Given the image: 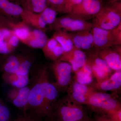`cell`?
I'll return each instance as SVG.
<instances>
[{
    "label": "cell",
    "mask_w": 121,
    "mask_h": 121,
    "mask_svg": "<svg viewBox=\"0 0 121 121\" xmlns=\"http://www.w3.org/2000/svg\"><path fill=\"white\" fill-rule=\"evenodd\" d=\"M26 24L22 22L18 23L9 22V28L15 35L23 43L28 37L30 32V29Z\"/></svg>",
    "instance_id": "7402d4cb"
},
{
    "label": "cell",
    "mask_w": 121,
    "mask_h": 121,
    "mask_svg": "<svg viewBox=\"0 0 121 121\" xmlns=\"http://www.w3.org/2000/svg\"><path fill=\"white\" fill-rule=\"evenodd\" d=\"M48 39L43 31L37 29L30 31L28 37L23 43L32 48H42Z\"/></svg>",
    "instance_id": "9a60e30c"
},
{
    "label": "cell",
    "mask_w": 121,
    "mask_h": 121,
    "mask_svg": "<svg viewBox=\"0 0 121 121\" xmlns=\"http://www.w3.org/2000/svg\"><path fill=\"white\" fill-rule=\"evenodd\" d=\"M10 111L4 103L0 98V121H11Z\"/></svg>",
    "instance_id": "484cf974"
},
{
    "label": "cell",
    "mask_w": 121,
    "mask_h": 121,
    "mask_svg": "<svg viewBox=\"0 0 121 121\" xmlns=\"http://www.w3.org/2000/svg\"><path fill=\"white\" fill-rule=\"evenodd\" d=\"M52 68L59 86H67L71 78L72 69L70 64L67 62L58 60L53 64Z\"/></svg>",
    "instance_id": "ba28073f"
},
{
    "label": "cell",
    "mask_w": 121,
    "mask_h": 121,
    "mask_svg": "<svg viewBox=\"0 0 121 121\" xmlns=\"http://www.w3.org/2000/svg\"><path fill=\"white\" fill-rule=\"evenodd\" d=\"M24 9L19 5L9 0H0V14L5 17H20Z\"/></svg>",
    "instance_id": "2e32d148"
},
{
    "label": "cell",
    "mask_w": 121,
    "mask_h": 121,
    "mask_svg": "<svg viewBox=\"0 0 121 121\" xmlns=\"http://www.w3.org/2000/svg\"><path fill=\"white\" fill-rule=\"evenodd\" d=\"M47 74L45 69L40 72L36 83L30 89L28 98V107L31 108L36 115L40 118L50 117L45 105L44 78Z\"/></svg>",
    "instance_id": "7a4b0ae2"
},
{
    "label": "cell",
    "mask_w": 121,
    "mask_h": 121,
    "mask_svg": "<svg viewBox=\"0 0 121 121\" xmlns=\"http://www.w3.org/2000/svg\"><path fill=\"white\" fill-rule=\"evenodd\" d=\"M65 0H47V6L58 12Z\"/></svg>",
    "instance_id": "f1b7e54d"
},
{
    "label": "cell",
    "mask_w": 121,
    "mask_h": 121,
    "mask_svg": "<svg viewBox=\"0 0 121 121\" xmlns=\"http://www.w3.org/2000/svg\"><path fill=\"white\" fill-rule=\"evenodd\" d=\"M20 17L25 23L35 27L37 29L43 31L47 25L44 22L40 13H33L24 9Z\"/></svg>",
    "instance_id": "e0dca14e"
},
{
    "label": "cell",
    "mask_w": 121,
    "mask_h": 121,
    "mask_svg": "<svg viewBox=\"0 0 121 121\" xmlns=\"http://www.w3.org/2000/svg\"><path fill=\"white\" fill-rule=\"evenodd\" d=\"M102 5L100 0H82L68 15L87 21L94 18Z\"/></svg>",
    "instance_id": "8992f818"
},
{
    "label": "cell",
    "mask_w": 121,
    "mask_h": 121,
    "mask_svg": "<svg viewBox=\"0 0 121 121\" xmlns=\"http://www.w3.org/2000/svg\"><path fill=\"white\" fill-rule=\"evenodd\" d=\"M42 49L45 56L54 60L59 59L64 53L62 47L52 37L48 39Z\"/></svg>",
    "instance_id": "5bb4252c"
},
{
    "label": "cell",
    "mask_w": 121,
    "mask_h": 121,
    "mask_svg": "<svg viewBox=\"0 0 121 121\" xmlns=\"http://www.w3.org/2000/svg\"><path fill=\"white\" fill-rule=\"evenodd\" d=\"M9 0L10 1H17V0Z\"/></svg>",
    "instance_id": "d590c367"
},
{
    "label": "cell",
    "mask_w": 121,
    "mask_h": 121,
    "mask_svg": "<svg viewBox=\"0 0 121 121\" xmlns=\"http://www.w3.org/2000/svg\"><path fill=\"white\" fill-rule=\"evenodd\" d=\"M58 60L69 62L72 70L76 71L86 63L87 59L83 52L74 47L69 52L64 53Z\"/></svg>",
    "instance_id": "9c48e42d"
},
{
    "label": "cell",
    "mask_w": 121,
    "mask_h": 121,
    "mask_svg": "<svg viewBox=\"0 0 121 121\" xmlns=\"http://www.w3.org/2000/svg\"></svg>",
    "instance_id": "8d00e7d4"
},
{
    "label": "cell",
    "mask_w": 121,
    "mask_h": 121,
    "mask_svg": "<svg viewBox=\"0 0 121 121\" xmlns=\"http://www.w3.org/2000/svg\"><path fill=\"white\" fill-rule=\"evenodd\" d=\"M9 43L14 48L17 47L19 44V39L15 35H13L8 39Z\"/></svg>",
    "instance_id": "f546056e"
},
{
    "label": "cell",
    "mask_w": 121,
    "mask_h": 121,
    "mask_svg": "<svg viewBox=\"0 0 121 121\" xmlns=\"http://www.w3.org/2000/svg\"><path fill=\"white\" fill-rule=\"evenodd\" d=\"M99 54V56L106 62L112 70L116 71H121V54L110 48L100 49Z\"/></svg>",
    "instance_id": "7c38bea8"
},
{
    "label": "cell",
    "mask_w": 121,
    "mask_h": 121,
    "mask_svg": "<svg viewBox=\"0 0 121 121\" xmlns=\"http://www.w3.org/2000/svg\"><path fill=\"white\" fill-rule=\"evenodd\" d=\"M15 121H35L31 118L26 114L23 116H20Z\"/></svg>",
    "instance_id": "d6a6232c"
},
{
    "label": "cell",
    "mask_w": 121,
    "mask_h": 121,
    "mask_svg": "<svg viewBox=\"0 0 121 121\" xmlns=\"http://www.w3.org/2000/svg\"><path fill=\"white\" fill-rule=\"evenodd\" d=\"M82 0H65V2L59 9L58 12L68 14L74 7L79 4Z\"/></svg>",
    "instance_id": "d4e9b609"
},
{
    "label": "cell",
    "mask_w": 121,
    "mask_h": 121,
    "mask_svg": "<svg viewBox=\"0 0 121 121\" xmlns=\"http://www.w3.org/2000/svg\"><path fill=\"white\" fill-rule=\"evenodd\" d=\"M90 66L92 72L99 79L106 78L112 72L106 62L99 56H96L91 58L88 63Z\"/></svg>",
    "instance_id": "8fae6325"
},
{
    "label": "cell",
    "mask_w": 121,
    "mask_h": 121,
    "mask_svg": "<svg viewBox=\"0 0 121 121\" xmlns=\"http://www.w3.org/2000/svg\"><path fill=\"white\" fill-rule=\"evenodd\" d=\"M6 18L7 17L0 14V30L4 28H9V23L10 21Z\"/></svg>",
    "instance_id": "4dcf8cb0"
},
{
    "label": "cell",
    "mask_w": 121,
    "mask_h": 121,
    "mask_svg": "<svg viewBox=\"0 0 121 121\" xmlns=\"http://www.w3.org/2000/svg\"><path fill=\"white\" fill-rule=\"evenodd\" d=\"M2 78L6 83L13 87L21 88L26 86L29 83V75H23L16 73L4 72Z\"/></svg>",
    "instance_id": "ac0fdd59"
},
{
    "label": "cell",
    "mask_w": 121,
    "mask_h": 121,
    "mask_svg": "<svg viewBox=\"0 0 121 121\" xmlns=\"http://www.w3.org/2000/svg\"><path fill=\"white\" fill-rule=\"evenodd\" d=\"M91 30L80 31L71 34L74 47L81 50H87L94 47Z\"/></svg>",
    "instance_id": "30bf717a"
},
{
    "label": "cell",
    "mask_w": 121,
    "mask_h": 121,
    "mask_svg": "<svg viewBox=\"0 0 121 121\" xmlns=\"http://www.w3.org/2000/svg\"><path fill=\"white\" fill-rule=\"evenodd\" d=\"M121 86V71H117L110 78L102 82L99 86L103 90L107 91L119 89Z\"/></svg>",
    "instance_id": "44dd1931"
},
{
    "label": "cell",
    "mask_w": 121,
    "mask_h": 121,
    "mask_svg": "<svg viewBox=\"0 0 121 121\" xmlns=\"http://www.w3.org/2000/svg\"><path fill=\"white\" fill-rule=\"evenodd\" d=\"M90 89L86 85L75 82L72 87L70 97L78 104H86Z\"/></svg>",
    "instance_id": "4fadbf2b"
},
{
    "label": "cell",
    "mask_w": 121,
    "mask_h": 121,
    "mask_svg": "<svg viewBox=\"0 0 121 121\" xmlns=\"http://www.w3.org/2000/svg\"><path fill=\"white\" fill-rule=\"evenodd\" d=\"M31 66V62L25 59L21 64L19 67L16 73L21 75H28L29 69Z\"/></svg>",
    "instance_id": "4316f807"
},
{
    "label": "cell",
    "mask_w": 121,
    "mask_h": 121,
    "mask_svg": "<svg viewBox=\"0 0 121 121\" xmlns=\"http://www.w3.org/2000/svg\"><path fill=\"white\" fill-rule=\"evenodd\" d=\"M108 2H116V1H121V0H105Z\"/></svg>",
    "instance_id": "e575fe53"
},
{
    "label": "cell",
    "mask_w": 121,
    "mask_h": 121,
    "mask_svg": "<svg viewBox=\"0 0 121 121\" xmlns=\"http://www.w3.org/2000/svg\"><path fill=\"white\" fill-rule=\"evenodd\" d=\"M94 121H115L107 115L101 114L98 115Z\"/></svg>",
    "instance_id": "1f68e13d"
},
{
    "label": "cell",
    "mask_w": 121,
    "mask_h": 121,
    "mask_svg": "<svg viewBox=\"0 0 121 121\" xmlns=\"http://www.w3.org/2000/svg\"><path fill=\"white\" fill-rule=\"evenodd\" d=\"M80 105L70 96L67 97L59 104L55 113L52 114L55 115V121H77L89 118L86 111Z\"/></svg>",
    "instance_id": "3957f363"
},
{
    "label": "cell",
    "mask_w": 121,
    "mask_h": 121,
    "mask_svg": "<svg viewBox=\"0 0 121 121\" xmlns=\"http://www.w3.org/2000/svg\"><path fill=\"white\" fill-rule=\"evenodd\" d=\"M18 4L24 10L39 13L47 7V0H17Z\"/></svg>",
    "instance_id": "d6986e66"
},
{
    "label": "cell",
    "mask_w": 121,
    "mask_h": 121,
    "mask_svg": "<svg viewBox=\"0 0 121 121\" xmlns=\"http://www.w3.org/2000/svg\"><path fill=\"white\" fill-rule=\"evenodd\" d=\"M50 26L51 29L56 31L63 30L67 32H76L91 30L93 25L87 21L68 15L56 17L54 23Z\"/></svg>",
    "instance_id": "5b68a950"
},
{
    "label": "cell",
    "mask_w": 121,
    "mask_h": 121,
    "mask_svg": "<svg viewBox=\"0 0 121 121\" xmlns=\"http://www.w3.org/2000/svg\"><path fill=\"white\" fill-rule=\"evenodd\" d=\"M76 72L77 82L81 84L86 85L92 82V70L90 66L86 63Z\"/></svg>",
    "instance_id": "cb8c5ba5"
},
{
    "label": "cell",
    "mask_w": 121,
    "mask_h": 121,
    "mask_svg": "<svg viewBox=\"0 0 121 121\" xmlns=\"http://www.w3.org/2000/svg\"><path fill=\"white\" fill-rule=\"evenodd\" d=\"M30 89L27 87L21 88L13 87L10 89L7 97L16 107L22 108L26 111L28 108V100Z\"/></svg>",
    "instance_id": "52a82bcc"
},
{
    "label": "cell",
    "mask_w": 121,
    "mask_h": 121,
    "mask_svg": "<svg viewBox=\"0 0 121 121\" xmlns=\"http://www.w3.org/2000/svg\"><path fill=\"white\" fill-rule=\"evenodd\" d=\"M94 19L93 27L106 30L115 28L121 23V1L102 5Z\"/></svg>",
    "instance_id": "6da1fadb"
},
{
    "label": "cell",
    "mask_w": 121,
    "mask_h": 121,
    "mask_svg": "<svg viewBox=\"0 0 121 121\" xmlns=\"http://www.w3.org/2000/svg\"><path fill=\"white\" fill-rule=\"evenodd\" d=\"M52 37L63 48L65 52H69L74 48L71 34L63 30L56 31Z\"/></svg>",
    "instance_id": "ffe728a7"
},
{
    "label": "cell",
    "mask_w": 121,
    "mask_h": 121,
    "mask_svg": "<svg viewBox=\"0 0 121 121\" xmlns=\"http://www.w3.org/2000/svg\"><path fill=\"white\" fill-rule=\"evenodd\" d=\"M94 121L92 119H91L90 118H86V119H82V120H80V121Z\"/></svg>",
    "instance_id": "836d02e7"
},
{
    "label": "cell",
    "mask_w": 121,
    "mask_h": 121,
    "mask_svg": "<svg viewBox=\"0 0 121 121\" xmlns=\"http://www.w3.org/2000/svg\"><path fill=\"white\" fill-rule=\"evenodd\" d=\"M13 48L5 40L0 42V54H7L11 52Z\"/></svg>",
    "instance_id": "83f0119b"
},
{
    "label": "cell",
    "mask_w": 121,
    "mask_h": 121,
    "mask_svg": "<svg viewBox=\"0 0 121 121\" xmlns=\"http://www.w3.org/2000/svg\"><path fill=\"white\" fill-rule=\"evenodd\" d=\"M94 47L100 49L121 45V23L112 30H106L93 27L91 30Z\"/></svg>",
    "instance_id": "277c9868"
},
{
    "label": "cell",
    "mask_w": 121,
    "mask_h": 121,
    "mask_svg": "<svg viewBox=\"0 0 121 121\" xmlns=\"http://www.w3.org/2000/svg\"><path fill=\"white\" fill-rule=\"evenodd\" d=\"M25 59L26 58L23 56H9L4 65L3 70L6 73H16L21 64Z\"/></svg>",
    "instance_id": "603a6c76"
}]
</instances>
